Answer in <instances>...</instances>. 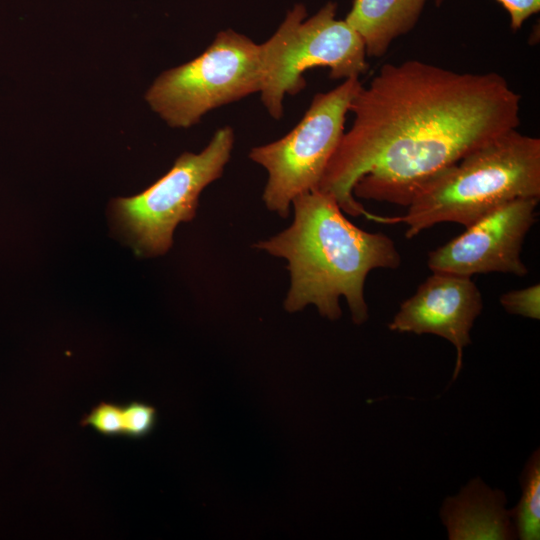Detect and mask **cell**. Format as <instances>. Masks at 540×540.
<instances>
[{
    "instance_id": "obj_1",
    "label": "cell",
    "mask_w": 540,
    "mask_h": 540,
    "mask_svg": "<svg viewBox=\"0 0 540 540\" xmlns=\"http://www.w3.org/2000/svg\"><path fill=\"white\" fill-rule=\"evenodd\" d=\"M521 96L496 72L460 73L412 59L361 86L317 190L343 212L371 215L354 196L408 206L432 177L520 125Z\"/></svg>"
},
{
    "instance_id": "obj_2",
    "label": "cell",
    "mask_w": 540,
    "mask_h": 540,
    "mask_svg": "<svg viewBox=\"0 0 540 540\" xmlns=\"http://www.w3.org/2000/svg\"><path fill=\"white\" fill-rule=\"evenodd\" d=\"M291 205L292 224L253 245L288 261L285 310L293 313L314 305L321 316L337 320L342 313L339 299L344 297L352 321L363 324L369 318L364 297L368 273L401 265L394 241L356 227L331 195L317 189L298 195Z\"/></svg>"
},
{
    "instance_id": "obj_3",
    "label": "cell",
    "mask_w": 540,
    "mask_h": 540,
    "mask_svg": "<svg viewBox=\"0 0 540 540\" xmlns=\"http://www.w3.org/2000/svg\"><path fill=\"white\" fill-rule=\"evenodd\" d=\"M540 198V139L512 129L432 177L414 195L406 214L374 215L379 223H404L405 236L443 222L465 228L517 198Z\"/></svg>"
},
{
    "instance_id": "obj_4",
    "label": "cell",
    "mask_w": 540,
    "mask_h": 540,
    "mask_svg": "<svg viewBox=\"0 0 540 540\" xmlns=\"http://www.w3.org/2000/svg\"><path fill=\"white\" fill-rule=\"evenodd\" d=\"M266 73L264 42L226 29L199 56L160 74L145 98L168 125L188 128L213 109L260 93Z\"/></svg>"
},
{
    "instance_id": "obj_5",
    "label": "cell",
    "mask_w": 540,
    "mask_h": 540,
    "mask_svg": "<svg viewBox=\"0 0 540 540\" xmlns=\"http://www.w3.org/2000/svg\"><path fill=\"white\" fill-rule=\"evenodd\" d=\"M336 13L337 3L327 2L306 19L305 6L296 4L264 42L267 73L260 98L274 119L283 114L284 97L306 86V70L326 67L330 78L346 80L359 78L368 69L362 38L345 19H337Z\"/></svg>"
},
{
    "instance_id": "obj_6",
    "label": "cell",
    "mask_w": 540,
    "mask_h": 540,
    "mask_svg": "<svg viewBox=\"0 0 540 540\" xmlns=\"http://www.w3.org/2000/svg\"><path fill=\"white\" fill-rule=\"evenodd\" d=\"M234 138L230 126L219 128L201 152L181 154L147 189L113 200L114 222L137 254L158 256L172 247L176 226L195 217L201 192L223 175Z\"/></svg>"
},
{
    "instance_id": "obj_7",
    "label": "cell",
    "mask_w": 540,
    "mask_h": 540,
    "mask_svg": "<svg viewBox=\"0 0 540 540\" xmlns=\"http://www.w3.org/2000/svg\"><path fill=\"white\" fill-rule=\"evenodd\" d=\"M361 86L359 78H349L328 92L317 93L289 133L251 149L249 158L268 174L262 194L268 210L286 218L295 197L317 189Z\"/></svg>"
},
{
    "instance_id": "obj_8",
    "label": "cell",
    "mask_w": 540,
    "mask_h": 540,
    "mask_svg": "<svg viewBox=\"0 0 540 540\" xmlns=\"http://www.w3.org/2000/svg\"><path fill=\"white\" fill-rule=\"evenodd\" d=\"M540 198L509 201L476 222L428 255L432 272L469 276L508 273L519 277L528 273L521 259L526 235L536 222Z\"/></svg>"
},
{
    "instance_id": "obj_9",
    "label": "cell",
    "mask_w": 540,
    "mask_h": 540,
    "mask_svg": "<svg viewBox=\"0 0 540 540\" xmlns=\"http://www.w3.org/2000/svg\"><path fill=\"white\" fill-rule=\"evenodd\" d=\"M482 309V294L471 277L433 272L401 303L388 328L448 340L457 352L452 377L455 380L462 368L463 350L471 344L470 332Z\"/></svg>"
},
{
    "instance_id": "obj_10",
    "label": "cell",
    "mask_w": 540,
    "mask_h": 540,
    "mask_svg": "<svg viewBox=\"0 0 540 540\" xmlns=\"http://www.w3.org/2000/svg\"><path fill=\"white\" fill-rule=\"evenodd\" d=\"M440 518L450 540L517 539L505 493L490 488L481 478L470 480L457 495L447 497Z\"/></svg>"
},
{
    "instance_id": "obj_11",
    "label": "cell",
    "mask_w": 540,
    "mask_h": 540,
    "mask_svg": "<svg viewBox=\"0 0 540 540\" xmlns=\"http://www.w3.org/2000/svg\"><path fill=\"white\" fill-rule=\"evenodd\" d=\"M427 0H353L345 21L360 35L367 57L386 54L417 24Z\"/></svg>"
},
{
    "instance_id": "obj_12",
    "label": "cell",
    "mask_w": 540,
    "mask_h": 540,
    "mask_svg": "<svg viewBox=\"0 0 540 540\" xmlns=\"http://www.w3.org/2000/svg\"><path fill=\"white\" fill-rule=\"evenodd\" d=\"M521 496L510 510L517 538L540 539V449L529 456L520 474Z\"/></svg>"
},
{
    "instance_id": "obj_13",
    "label": "cell",
    "mask_w": 540,
    "mask_h": 540,
    "mask_svg": "<svg viewBox=\"0 0 540 540\" xmlns=\"http://www.w3.org/2000/svg\"><path fill=\"white\" fill-rule=\"evenodd\" d=\"M122 416L123 436L131 439L147 437L155 429L158 421L156 408L139 401L122 405Z\"/></svg>"
},
{
    "instance_id": "obj_14",
    "label": "cell",
    "mask_w": 540,
    "mask_h": 540,
    "mask_svg": "<svg viewBox=\"0 0 540 540\" xmlns=\"http://www.w3.org/2000/svg\"><path fill=\"white\" fill-rule=\"evenodd\" d=\"M81 426H90L97 433L106 437L123 435L122 405L100 402L85 415Z\"/></svg>"
},
{
    "instance_id": "obj_15",
    "label": "cell",
    "mask_w": 540,
    "mask_h": 540,
    "mask_svg": "<svg viewBox=\"0 0 540 540\" xmlns=\"http://www.w3.org/2000/svg\"><path fill=\"white\" fill-rule=\"evenodd\" d=\"M503 309L513 315L540 319V284L506 292L500 297Z\"/></svg>"
},
{
    "instance_id": "obj_16",
    "label": "cell",
    "mask_w": 540,
    "mask_h": 540,
    "mask_svg": "<svg viewBox=\"0 0 540 540\" xmlns=\"http://www.w3.org/2000/svg\"><path fill=\"white\" fill-rule=\"evenodd\" d=\"M443 0H435L440 5ZM508 13L510 27L513 31L520 30L524 22L539 13L540 0H496Z\"/></svg>"
}]
</instances>
